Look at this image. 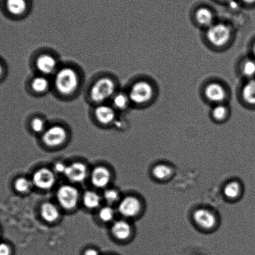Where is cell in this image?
Here are the masks:
<instances>
[{
  "mask_svg": "<svg viewBox=\"0 0 255 255\" xmlns=\"http://www.w3.org/2000/svg\"><path fill=\"white\" fill-rule=\"evenodd\" d=\"M78 71L73 66L59 67L53 75L52 84L56 92L64 97H69L78 92L81 86Z\"/></svg>",
  "mask_w": 255,
  "mask_h": 255,
  "instance_id": "1",
  "label": "cell"
},
{
  "mask_svg": "<svg viewBox=\"0 0 255 255\" xmlns=\"http://www.w3.org/2000/svg\"><path fill=\"white\" fill-rule=\"evenodd\" d=\"M117 92V84L114 79L108 76H102L90 86L89 98L93 105H101L111 100Z\"/></svg>",
  "mask_w": 255,
  "mask_h": 255,
  "instance_id": "2",
  "label": "cell"
},
{
  "mask_svg": "<svg viewBox=\"0 0 255 255\" xmlns=\"http://www.w3.org/2000/svg\"><path fill=\"white\" fill-rule=\"evenodd\" d=\"M130 103L136 105L147 103L153 97V90L152 85L147 81L136 82L131 86L128 94Z\"/></svg>",
  "mask_w": 255,
  "mask_h": 255,
  "instance_id": "3",
  "label": "cell"
},
{
  "mask_svg": "<svg viewBox=\"0 0 255 255\" xmlns=\"http://www.w3.org/2000/svg\"><path fill=\"white\" fill-rule=\"evenodd\" d=\"M230 36L231 29L226 24L223 23L213 24L207 32V39L215 46H224L229 42Z\"/></svg>",
  "mask_w": 255,
  "mask_h": 255,
  "instance_id": "4",
  "label": "cell"
},
{
  "mask_svg": "<svg viewBox=\"0 0 255 255\" xmlns=\"http://www.w3.org/2000/svg\"><path fill=\"white\" fill-rule=\"evenodd\" d=\"M34 66L39 74L48 77L53 76L59 68L58 59L53 54L48 53L37 56Z\"/></svg>",
  "mask_w": 255,
  "mask_h": 255,
  "instance_id": "5",
  "label": "cell"
},
{
  "mask_svg": "<svg viewBox=\"0 0 255 255\" xmlns=\"http://www.w3.org/2000/svg\"><path fill=\"white\" fill-rule=\"evenodd\" d=\"M68 136L66 128L61 125H53L43 133V142L49 147H56L65 142Z\"/></svg>",
  "mask_w": 255,
  "mask_h": 255,
  "instance_id": "6",
  "label": "cell"
},
{
  "mask_svg": "<svg viewBox=\"0 0 255 255\" xmlns=\"http://www.w3.org/2000/svg\"><path fill=\"white\" fill-rule=\"evenodd\" d=\"M57 198L62 207L67 210L74 209L78 204L79 192L71 185H63L57 192Z\"/></svg>",
  "mask_w": 255,
  "mask_h": 255,
  "instance_id": "7",
  "label": "cell"
},
{
  "mask_svg": "<svg viewBox=\"0 0 255 255\" xmlns=\"http://www.w3.org/2000/svg\"><path fill=\"white\" fill-rule=\"evenodd\" d=\"M117 111L107 103L95 106L94 116L100 125L107 126L115 124L117 120Z\"/></svg>",
  "mask_w": 255,
  "mask_h": 255,
  "instance_id": "8",
  "label": "cell"
},
{
  "mask_svg": "<svg viewBox=\"0 0 255 255\" xmlns=\"http://www.w3.org/2000/svg\"><path fill=\"white\" fill-rule=\"evenodd\" d=\"M34 184L39 189H50L55 183V177L53 172L48 168H41L34 173L33 177Z\"/></svg>",
  "mask_w": 255,
  "mask_h": 255,
  "instance_id": "9",
  "label": "cell"
},
{
  "mask_svg": "<svg viewBox=\"0 0 255 255\" xmlns=\"http://www.w3.org/2000/svg\"><path fill=\"white\" fill-rule=\"evenodd\" d=\"M53 87L52 81L48 76L38 74L34 76L29 83V88L34 94L36 95L41 96L46 95Z\"/></svg>",
  "mask_w": 255,
  "mask_h": 255,
  "instance_id": "10",
  "label": "cell"
},
{
  "mask_svg": "<svg viewBox=\"0 0 255 255\" xmlns=\"http://www.w3.org/2000/svg\"><path fill=\"white\" fill-rule=\"evenodd\" d=\"M205 95L210 101L219 105L226 99L227 93L221 84L212 83L205 88Z\"/></svg>",
  "mask_w": 255,
  "mask_h": 255,
  "instance_id": "11",
  "label": "cell"
},
{
  "mask_svg": "<svg viewBox=\"0 0 255 255\" xmlns=\"http://www.w3.org/2000/svg\"><path fill=\"white\" fill-rule=\"evenodd\" d=\"M140 210V204L137 199L133 197H128L121 202L119 211L123 216L132 217L138 214Z\"/></svg>",
  "mask_w": 255,
  "mask_h": 255,
  "instance_id": "12",
  "label": "cell"
},
{
  "mask_svg": "<svg viewBox=\"0 0 255 255\" xmlns=\"http://www.w3.org/2000/svg\"><path fill=\"white\" fill-rule=\"evenodd\" d=\"M87 168L83 163L76 162L66 167L65 174L69 180L74 182H83L87 176Z\"/></svg>",
  "mask_w": 255,
  "mask_h": 255,
  "instance_id": "13",
  "label": "cell"
},
{
  "mask_svg": "<svg viewBox=\"0 0 255 255\" xmlns=\"http://www.w3.org/2000/svg\"><path fill=\"white\" fill-rule=\"evenodd\" d=\"M195 222L203 229L210 230L215 225L216 219L214 214L205 209H199L194 214Z\"/></svg>",
  "mask_w": 255,
  "mask_h": 255,
  "instance_id": "14",
  "label": "cell"
},
{
  "mask_svg": "<svg viewBox=\"0 0 255 255\" xmlns=\"http://www.w3.org/2000/svg\"><path fill=\"white\" fill-rule=\"evenodd\" d=\"M110 180V172L105 167H96L93 170L92 174H91V182L95 186L98 188L107 186Z\"/></svg>",
  "mask_w": 255,
  "mask_h": 255,
  "instance_id": "15",
  "label": "cell"
},
{
  "mask_svg": "<svg viewBox=\"0 0 255 255\" xmlns=\"http://www.w3.org/2000/svg\"><path fill=\"white\" fill-rule=\"evenodd\" d=\"M5 6L11 15L21 16L28 11V3L27 0H6Z\"/></svg>",
  "mask_w": 255,
  "mask_h": 255,
  "instance_id": "16",
  "label": "cell"
},
{
  "mask_svg": "<svg viewBox=\"0 0 255 255\" xmlns=\"http://www.w3.org/2000/svg\"><path fill=\"white\" fill-rule=\"evenodd\" d=\"M195 18L200 25L209 28L214 24V14L211 9L206 7H200L195 12Z\"/></svg>",
  "mask_w": 255,
  "mask_h": 255,
  "instance_id": "17",
  "label": "cell"
},
{
  "mask_svg": "<svg viewBox=\"0 0 255 255\" xmlns=\"http://www.w3.org/2000/svg\"><path fill=\"white\" fill-rule=\"evenodd\" d=\"M130 103L128 94L123 92H117L111 99V105L116 111H125L129 106Z\"/></svg>",
  "mask_w": 255,
  "mask_h": 255,
  "instance_id": "18",
  "label": "cell"
},
{
  "mask_svg": "<svg viewBox=\"0 0 255 255\" xmlns=\"http://www.w3.org/2000/svg\"><path fill=\"white\" fill-rule=\"evenodd\" d=\"M112 233L116 239L121 240L127 239L130 235V226L125 221L116 222L113 225Z\"/></svg>",
  "mask_w": 255,
  "mask_h": 255,
  "instance_id": "19",
  "label": "cell"
},
{
  "mask_svg": "<svg viewBox=\"0 0 255 255\" xmlns=\"http://www.w3.org/2000/svg\"><path fill=\"white\" fill-rule=\"evenodd\" d=\"M41 215L48 222L56 221L59 217V212L55 205L51 203H44L41 207Z\"/></svg>",
  "mask_w": 255,
  "mask_h": 255,
  "instance_id": "20",
  "label": "cell"
},
{
  "mask_svg": "<svg viewBox=\"0 0 255 255\" xmlns=\"http://www.w3.org/2000/svg\"><path fill=\"white\" fill-rule=\"evenodd\" d=\"M242 94L245 103L255 106V79L248 80L243 87Z\"/></svg>",
  "mask_w": 255,
  "mask_h": 255,
  "instance_id": "21",
  "label": "cell"
},
{
  "mask_svg": "<svg viewBox=\"0 0 255 255\" xmlns=\"http://www.w3.org/2000/svg\"><path fill=\"white\" fill-rule=\"evenodd\" d=\"M84 205L88 209H93L100 206L101 198L97 193L93 191L85 192L83 196Z\"/></svg>",
  "mask_w": 255,
  "mask_h": 255,
  "instance_id": "22",
  "label": "cell"
},
{
  "mask_svg": "<svg viewBox=\"0 0 255 255\" xmlns=\"http://www.w3.org/2000/svg\"><path fill=\"white\" fill-rule=\"evenodd\" d=\"M152 174L157 179L165 180L170 176L172 169L167 165L159 164L153 168Z\"/></svg>",
  "mask_w": 255,
  "mask_h": 255,
  "instance_id": "23",
  "label": "cell"
},
{
  "mask_svg": "<svg viewBox=\"0 0 255 255\" xmlns=\"http://www.w3.org/2000/svg\"><path fill=\"white\" fill-rule=\"evenodd\" d=\"M242 71L243 74L249 80L255 79V59H246L242 64Z\"/></svg>",
  "mask_w": 255,
  "mask_h": 255,
  "instance_id": "24",
  "label": "cell"
},
{
  "mask_svg": "<svg viewBox=\"0 0 255 255\" xmlns=\"http://www.w3.org/2000/svg\"><path fill=\"white\" fill-rule=\"evenodd\" d=\"M30 127L34 132L43 133L47 128L46 121L40 117L34 118L31 121Z\"/></svg>",
  "mask_w": 255,
  "mask_h": 255,
  "instance_id": "25",
  "label": "cell"
},
{
  "mask_svg": "<svg viewBox=\"0 0 255 255\" xmlns=\"http://www.w3.org/2000/svg\"><path fill=\"white\" fill-rule=\"evenodd\" d=\"M240 192V185L237 182H232L225 187L224 194L229 199H235L239 196Z\"/></svg>",
  "mask_w": 255,
  "mask_h": 255,
  "instance_id": "26",
  "label": "cell"
},
{
  "mask_svg": "<svg viewBox=\"0 0 255 255\" xmlns=\"http://www.w3.org/2000/svg\"><path fill=\"white\" fill-rule=\"evenodd\" d=\"M213 118L217 121H222L226 118L228 115V108L222 104H219L215 106L212 110Z\"/></svg>",
  "mask_w": 255,
  "mask_h": 255,
  "instance_id": "27",
  "label": "cell"
},
{
  "mask_svg": "<svg viewBox=\"0 0 255 255\" xmlns=\"http://www.w3.org/2000/svg\"><path fill=\"white\" fill-rule=\"evenodd\" d=\"M31 187V184L25 178L21 177L17 179L14 182V188L17 191L20 193H25L29 191Z\"/></svg>",
  "mask_w": 255,
  "mask_h": 255,
  "instance_id": "28",
  "label": "cell"
},
{
  "mask_svg": "<svg viewBox=\"0 0 255 255\" xmlns=\"http://www.w3.org/2000/svg\"><path fill=\"white\" fill-rule=\"evenodd\" d=\"M100 217L102 221L108 222L111 221L115 217V212L112 208L106 207L103 208L100 212Z\"/></svg>",
  "mask_w": 255,
  "mask_h": 255,
  "instance_id": "29",
  "label": "cell"
},
{
  "mask_svg": "<svg viewBox=\"0 0 255 255\" xmlns=\"http://www.w3.org/2000/svg\"><path fill=\"white\" fill-rule=\"evenodd\" d=\"M104 197L109 204H113L118 200L119 194L115 190L108 189L104 193Z\"/></svg>",
  "mask_w": 255,
  "mask_h": 255,
  "instance_id": "30",
  "label": "cell"
},
{
  "mask_svg": "<svg viewBox=\"0 0 255 255\" xmlns=\"http://www.w3.org/2000/svg\"><path fill=\"white\" fill-rule=\"evenodd\" d=\"M11 250L8 245L0 243V255H10Z\"/></svg>",
  "mask_w": 255,
  "mask_h": 255,
  "instance_id": "31",
  "label": "cell"
},
{
  "mask_svg": "<svg viewBox=\"0 0 255 255\" xmlns=\"http://www.w3.org/2000/svg\"><path fill=\"white\" fill-rule=\"evenodd\" d=\"M66 166L64 165V163L61 162L56 163L54 165V170L55 171L58 173H64L65 172Z\"/></svg>",
  "mask_w": 255,
  "mask_h": 255,
  "instance_id": "32",
  "label": "cell"
},
{
  "mask_svg": "<svg viewBox=\"0 0 255 255\" xmlns=\"http://www.w3.org/2000/svg\"><path fill=\"white\" fill-rule=\"evenodd\" d=\"M84 255H99V253L95 249H90L86 250Z\"/></svg>",
  "mask_w": 255,
  "mask_h": 255,
  "instance_id": "33",
  "label": "cell"
},
{
  "mask_svg": "<svg viewBox=\"0 0 255 255\" xmlns=\"http://www.w3.org/2000/svg\"><path fill=\"white\" fill-rule=\"evenodd\" d=\"M4 69L3 64L0 62V79L3 78L4 76Z\"/></svg>",
  "mask_w": 255,
  "mask_h": 255,
  "instance_id": "34",
  "label": "cell"
},
{
  "mask_svg": "<svg viewBox=\"0 0 255 255\" xmlns=\"http://www.w3.org/2000/svg\"><path fill=\"white\" fill-rule=\"evenodd\" d=\"M242 2L246 4H253L255 3V0H240Z\"/></svg>",
  "mask_w": 255,
  "mask_h": 255,
  "instance_id": "35",
  "label": "cell"
},
{
  "mask_svg": "<svg viewBox=\"0 0 255 255\" xmlns=\"http://www.w3.org/2000/svg\"><path fill=\"white\" fill-rule=\"evenodd\" d=\"M253 54H254V59H255V43L253 46Z\"/></svg>",
  "mask_w": 255,
  "mask_h": 255,
  "instance_id": "36",
  "label": "cell"
},
{
  "mask_svg": "<svg viewBox=\"0 0 255 255\" xmlns=\"http://www.w3.org/2000/svg\"><path fill=\"white\" fill-rule=\"evenodd\" d=\"M220 1H231V0H220Z\"/></svg>",
  "mask_w": 255,
  "mask_h": 255,
  "instance_id": "37",
  "label": "cell"
}]
</instances>
